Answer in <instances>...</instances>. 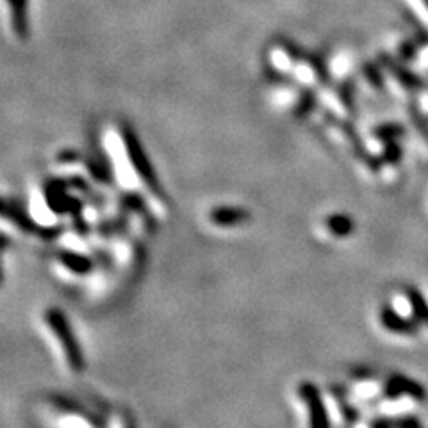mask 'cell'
Segmentation results:
<instances>
[{
  "label": "cell",
  "mask_w": 428,
  "mask_h": 428,
  "mask_svg": "<svg viewBox=\"0 0 428 428\" xmlns=\"http://www.w3.org/2000/svg\"><path fill=\"white\" fill-rule=\"evenodd\" d=\"M205 223L218 232L243 230L252 223V212L243 205L218 204L205 212Z\"/></svg>",
  "instance_id": "obj_10"
},
{
  "label": "cell",
  "mask_w": 428,
  "mask_h": 428,
  "mask_svg": "<svg viewBox=\"0 0 428 428\" xmlns=\"http://www.w3.org/2000/svg\"><path fill=\"white\" fill-rule=\"evenodd\" d=\"M316 109L318 95L312 92V89H309V87H304V89L300 92L298 100H296L295 105H293V117H295L296 120H304V118L311 117Z\"/></svg>",
  "instance_id": "obj_15"
},
{
  "label": "cell",
  "mask_w": 428,
  "mask_h": 428,
  "mask_svg": "<svg viewBox=\"0 0 428 428\" xmlns=\"http://www.w3.org/2000/svg\"><path fill=\"white\" fill-rule=\"evenodd\" d=\"M355 428H396L393 421H389V418L384 416V414H379V416H371V418H361Z\"/></svg>",
  "instance_id": "obj_22"
},
{
  "label": "cell",
  "mask_w": 428,
  "mask_h": 428,
  "mask_svg": "<svg viewBox=\"0 0 428 428\" xmlns=\"http://www.w3.org/2000/svg\"><path fill=\"white\" fill-rule=\"evenodd\" d=\"M398 54L402 59H414L416 58V45L412 42H404L398 46Z\"/></svg>",
  "instance_id": "obj_24"
},
{
  "label": "cell",
  "mask_w": 428,
  "mask_h": 428,
  "mask_svg": "<svg viewBox=\"0 0 428 428\" xmlns=\"http://www.w3.org/2000/svg\"><path fill=\"white\" fill-rule=\"evenodd\" d=\"M377 323H379V327L384 332L393 337H400V339L416 337L418 330H420V327H418L411 318L404 316V314L396 311L391 304L382 305V307L379 309Z\"/></svg>",
  "instance_id": "obj_12"
},
{
  "label": "cell",
  "mask_w": 428,
  "mask_h": 428,
  "mask_svg": "<svg viewBox=\"0 0 428 428\" xmlns=\"http://www.w3.org/2000/svg\"><path fill=\"white\" fill-rule=\"evenodd\" d=\"M355 221L346 212H327L316 225V234L320 239L330 243L346 241L354 236Z\"/></svg>",
  "instance_id": "obj_11"
},
{
  "label": "cell",
  "mask_w": 428,
  "mask_h": 428,
  "mask_svg": "<svg viewBox=\"0 0 428 428\" xmlns=\"http://www.w3.org/2000/svg\"><path fill=\"white\" fill-rule=\"evenodd\" d=\"M293 405L304 428H332L325 387L311 380H300L293 389Z\"/></svg>",
  "instance_id": "obj_7"
},
{
  "label": "cell",
  "mask_w": 428,
  "mask_h": 428,
  "mask_svg": "<svg viewBox=\"0 0 428 428\" xmlns=\"http://www.w3.org/2000/svg\"><path fill=\"white\" fill-rule=\"evenodd\" d=\"M277 45L286 52L287 58L295 62H307L309 54H311L309 50H305L304 46H300V43L293 42L289 37H279V43H277Z\"/></svg>",
  "instance_id": "obj_19"
},
{
  "label": "cell",
  "mask_w": 428,
  "mask_h": 428,
  "mask_svg": "<svg viewBox=\"0 0 428 428\" xmlns=\"http://www.w3.org/2000/svg\"><path fill=\"white\" fill-rule=\"evenodd\" d=\"M264 75H266V79L271 80L273 84H293V79L291 77H287L284 71H280L279 68H275V67H264Z\"/></svg>",
  "instance_id": "obj_23"
},
{
  "label": "cell",
  "mask_w": 428,
  "mask_h": 428,
  "mask_svg": "<svg viewBox=\"0 0 428 428\" xmlns=\"http://www.w3.org/2000/svg\"><path fill=\"white\" fill-rule=\"evenodd\" d=\"M427 398V391L420 384L404 375H387L384 379V391L375 407L377 414L384 416H405L416 411Z\"/></svg>",
  "instance_id": "obj_5"
},
{
  "label": "cell",
  "mask_w": 428,
  "mask_h": 428,
  "mask_svg": "<svg viewBox=\"0 0 428 428\" xmlns=\"http://www.w3.org/2000/svg\"><path fill=\"white\" fill-rule=\"evenodd\" d=\"M362 74L366 77L368 83L375 87V89H382L384 87V75L380 71V68L375 65V62H366L364 68H362Z\"/></svg>",
  "instance_id": "obj_21"
},
{
  "label": "cell",
  "mask_w": 428,
  "mask_h": 428,
  "mask_svg": "<svg viewBox=\"0 0 428 428\" xmlns=\"http://www.w3.org/2000/svg\"><path fill=\"white\" fill-rule=\"evenodd\" d=\"M384 379H386V377H380V375L375 373V371L357 368V370L350 371L345 386L346 389H348L352 400H354L359 407L375 409L377 404H379L380 396H382Z\"/></svg>",
  "instance_id": "obj_9"
},
{
  "label": "cell",
  "mask_w": 428,
  "mask_h": 428,
  "mask_svg": "<svg viewBox=\"0 0 428 428\" xmlns=\"http://www.w3.org/2000/svg\"><path fill=\"white\" fill-rule=\"evenodd\" d=\"M325 396L329 404L332 428H355L361 421L362 409L355 404L345 384H330L325 387Z\"/></svg>",
  "instance_id": "obj_8"
},
{
  "label": "cell",
  "mask_w": 428,
  "mask_h": 428,
  "mask_svg": "<svg viewBox=\"0 0 428 428\" xmlns=\"http://www.w3.org/2000/svg\"><path fill=\"white\" fill-rule=\"evenodd\" d=\"M27 209L43 227H61L71 218L83 216L84 200L71 189L65 177L54 175L33 186Z\"/></svg>",
  "instance_id": "obj_2"
},
{
  "label": "cell",
  "mask_w": 428,
  "mask_h": 428,
  "mask_svg": "<svg viewBox=\"0 0 428 428\" xmlns=\"http://www.w3.org/2000/svg\"><path fill=\"white\" fill-rule=\"evenodd\" d=\"M40 411L54 428H105L96 412L65 396H45Z\"/></svg>",
  "instance_id": "obj_6"
},
{
  "label": "cell",
  "mask_w": 428,
  "mask_h": 428,
  "mask_svg": "<svg viewBox=\"0 0 428 428\" xmlns=\"http://www.w3.org/2000/svg\"><path fill=\"white\" fill-rule=\"evenodd\" d=\"M382 62L389 68L393 77H395V79L404 87H407V89H418V87H421L420 77L412 74V71H409L407 68L402 67V65H398L395 59H391L389 55H382Z\"/></svg>",
  "instance_id": "obj_14"
},
{
  "label": "cell",
  "mask_w": 428,
  "mask_h": 428,
  "mask_svg": "<svg viewBox=\"0 0 428 428\" xmlns=\"http://www.w3.org/2000/svg\"><path fill=\"white\" fill-rule=\"evenodd\" d=\"M117 142L120 145L118 154L114 150L104 148L105 157L111 164L117 189L139 193L145 196L155 218L159 221H164L171 212L170 200L161 187V182L139 137L136 136L130 125H120Z\"/></svg>",
  "instance_id": "obj_1"
},
{
  "label": "cell",
  "mask_w": 428,
  "mask_h": 428,
  "mask_svg": "<svg viewBox=\"0 0 428 428\" xmlns=\"http://www.w3.org/2000/svg\"><path fill=\"white\" fill-rule=\"evenodd\" d=\"M336 95H337V100H339V104H341L343 111L348 112V114H352V112L355 111L354 87H352V84H350L348 80H345V83L339 84V86L336 87Z\"/></svg>",
  "instance_id": "obj_20"
},
{
  "label": "cell",
  "mask_w": 428,
  "mask_h": 428,
  "mask_svg": "<svg viewBox=\"0 0 428 428\" xmlns=\"http://www.w3.org/2000/svg\"><path fill=\"white\" fill-rule=\"evenodd\" d=\"M8 6L11 9V24L12 33L17 34L20 40H29L31 36V22H29V0H8Z\"/></svg>",
  "instance_id": "obj_13"
},
{
  "label": "cell",
  "mask_w": 428,
  "mask_h": 428,
  "mask_svg": "<svg viewBox=\"0 0 428 428\" xmlns=\"http://www.w3.org/2000/svg\"><path fill=\"white\" fill-rule=\"evenodd\" d=\"M109 259L111 257L105 250H99L96 254H92L84 250L58 245V250H54L50 255L49 266L52 275L61 282L89 284Z\"/></svg>",
  "instance_id": "obj_4"
},
{
  "label": "cell",
  "mask_w": 428,
  "mask_h": 428,
  "mask_svg": "<svg viewBox=\"0 0 428 428\" xmlns=\"http://www.w3.org/2000/svg\"><path fill=\"white\" fill-rule=\"evenodd\" d=\"M305 65H309V68H311L312 74H314V77H316V80L321 84V86H329L330 80H332L330 79V71L329 67H327V62H325V59L321 58L320 54L311 52Z\"/></svg>",
  "instance_id": "obj_18"
},
{
  "label": "cell",
  "mask_w": 428,
  "mask_h": 428,
  "mask_svg": "<svg viewBox=\"0 0 428 428\" xmlns=\"http://www.w3.org/2000/svg\"><path fill=\"white\" fill-rule=\"evenodd\" d=\"M371 134H373L375 142L380 143V148H382V146L387 145V143L398 142L400 137L405 134V130L404 127L398 123H384L379 125V127H375Z\"/></svg>",
  "instance_id": "obj_16"
},
{
  "label": "cell",
  "mask_w": 428,
  "mask_h": 428,
  "mask_svg": "<svg viewBox=\"0 0 428 428\" xmlns=\"http://www.w3.org/2000/svg\"><path fill=\"white\" fill-rule=\"evenodd\" d=\"M105 428H136L134 418L130 416L129 411L125 409H111L105 412L104 418Z\"/></svg>",
  "instance_id": "obj_17"
},
{
  "label": "cell",
  "mask_w": 428,
  "mask_h": 428,
  "mask_svg": "<svg viewBox=\"0 0 428 428\" xmlns=\"http://www.w3.org/2000/svg\"><path fill=\"white\" fill-rule=\"evenodd\" d=\"M40 321H42L43 336L49 341L50 350L55 355L61 370L67 371L68 375L83 373L86 368V359L77 334L65 311L59 307H46L45 311H42Z\"/></svg>",
  "instance_id": "obj_3"
}]
</instances>
